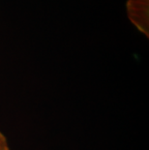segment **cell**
<instances>
[{
	"mask_svg": "<svg viewBox=\"0 0 149 150\" xmlns=\"http://www.w3.org/2000/svg\"><path fill=\"white\" fill-rule=\"evenodd\" d=\"M149 0H128L127 14L129 20L141 33H149Z\"/></svg>",
	"mask_w": 149,
	"mask_h": 150,
	"instance_id": "6da1fadb",
	"label": "cell"
},
{
	"mask_svg": "<svg viewBox=\"0 0 149 150\" xmlns=\"http://www.w3.org/2000/svg\"><path fill=\"white\" fill-rule=\"evenodd\" d=\"M0 150H10L7 138L2 132H0Z\"/></svg>",
	"mask_w": 149,
	"mask_h": 150,
	"instance_id": "7a4b0ae2",
	"label": "cell"
}]
</instances>
